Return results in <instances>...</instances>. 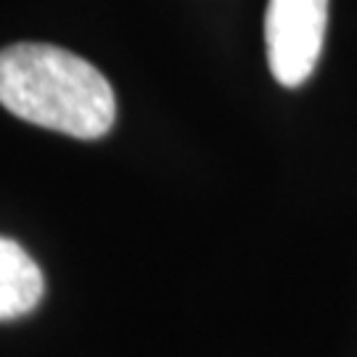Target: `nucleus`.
<instances>
[{
    "label": "nucleus",
    "mask_w": 357,
    "mask_h": 357,
    "mask_svg": "<svg viewBox=\"0 0 357 357\" xmlns=\"http://www.w3.org/2000/svg\"><path fill=\"white\" fill-rule=\"evenodd\" d=\"M0 103L19 119L79 141L106 135L116 116L109 79L85 59L45 43L0 51Z\"/></svg>",
    "instance_id": "f257e3e1"
},
{
    "label": "nucleus",
    "mask_w": 357,
    "mask_h": 357,
    "mask_svg": "<svg viewBox=\"0 0 357 357\" xmlns=\"http://www.w3.org/2000/svg\"><path fill=\"white\" fill-rule=\"evenodd\" d=\"M326 24L328 0H268V64L283 88H296L315 72L326 40Z\"/></svg>",
    "instance_id": "f03ea898"
},
{
    "label": "nucleus",
    "mask_w": 357,
    "mask_h": 357,
    "mask_svg": "<svg viewBox=\"0 0 357 357\" xmlns=\"http://www.w3.org/2000/svg\"><path fill=\"white\" fill-rule=\"evenodd\" d=\"M45 281L24 246L0 236V320L29 315L40 305Z\"/></svg>",
    "instance_id": "7ed1b4c3"
}]
</instances>
